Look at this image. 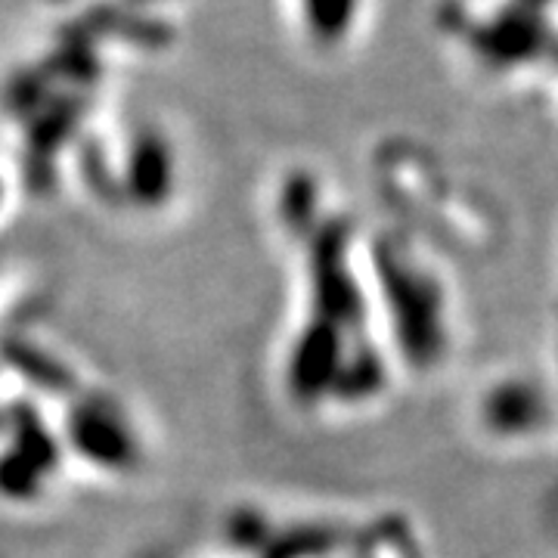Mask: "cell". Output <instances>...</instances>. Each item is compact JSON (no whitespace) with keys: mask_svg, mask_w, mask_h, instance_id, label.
Segmentation results:
<instances>
[{"mask_svg":"<svg viewBox=\"0 0 558 558\" xmlns=\"http://www.w3.org/2000/svg\"><path fill=\"white\" fill-rule=\"evenodd\" d=\"M131 180L137 186L143 202H159L168 186H171V156L165 140L156 134H143L134 146V159H131Z\"/></svg>","mask_w":558,"mask_h":558,"instance_id":"cell-1","label":"cell"},{"mask_svg":"<svg viewBox=\"0 0 558 558\" xmlns=\"http://www.w3.org/2000/svg\"><path fill=\"white\" fill-rule=\"evenodd\" d=\"M301 10H304L307 28H314L317 38L332 40L344 35L354 0H301Z\"/></svg>","mask_w":558,"mask_h":558,"instance_id":"cell-2","label":"cell"}]
</instances>
